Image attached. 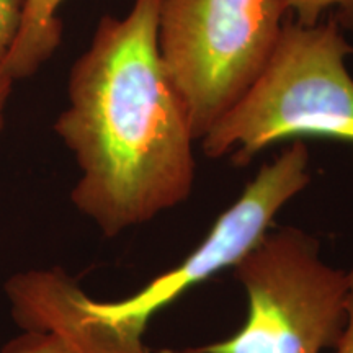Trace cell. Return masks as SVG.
<instances>
[{"label": "cell", "mask_w": 353, "mask_h": 353, "mask_svg": "<svg viewBox=\"0 0 353 353\" xmlns=\"http://www.w3.org/2000/svg\"><path fill=\"white\" fill-rule=\"evenodd\" d=\"M64 0H25L19 37L3 63V72L13 81L32 77L54 54L63 37L57 17Z\"/></svg>", "instance_id": "obj_7"}, {"label": "cell", "mask_w": 353, "mask_h": 353, "mask_svg": "<svg viewBox=\"0 0 353 353\" xmlns=\"http://www.w3.org/2000/svg\"><path fill=\"white\" fill-rule=\"evenodd\" d=\"M25 0H0V64L19 37Z\"/></svg>", "instance_id": "obj_10"}, {"label": "cell", "mask_w": 353, "mask_h": 353, "mask_svg": "<svg viewBox=\"0 0 353 353\" xmlns=\"http://www.w3.org/2000/svg\"><path fill=\"white\" fill-rule=\"evenodd\" d=\"M247 294V319L231 337L183 353H322L345 322L347 272L322 259L298 228L268 231L232 268Z\"/></svg>", "instance_id": "obj_3"}, {"label": "cell", "mask_w": 353, "mask_h": 353, "mask_svg": "<svg viewBox=\"0 0 353 353\" xmlns=\"http://www.w3.org/2000/svg\"><path fill=\"white\" fill-rule=\"evenodd\" d=\"M0 353H74L69 345L52 334L21 332L3 345Z\"/></svg>", "instance_id": "obj_9"}, {"label": "cell", "mask_w": 353, "mask_h": 353, "mask_svg": "<svg viewBox=\"0 0 353 353\" xmlns=\"http://www.w3.org/2000/svg\"><path fill=\"white\" fill-rule=\"evenodd\" d=\"M283 0H157V46L200 141L267 64Z\"/></svg>", "instance_id": "obj_4"}, {"label": "cell", "mask_w": 353, "mask_h": 353, "mask_svg": "<svg viewBox=\"0 0 353 353\" xmlns=\"http://www.w3.org/2000/svg\"><path fill=\"white\" fill-rule=\"evenodd\" d=\"M54 131L81 176L70 201L112 239L180 206L195 185L192 121L157 46V0L105 15L74 63Z\"/></svg>", "instance_id": "obj_1"}, {"label": "cell", "mask_w": 353, "mask_h": 353, "mask_svg": "<svg viewBox=\"0 0 353 353\" xmlns=\"http://www.w3.org/2000/svg\"><path fill=\"white\" fill-rule=\"evenodd\" d=\"M309 161L307 145L294 139L270 164L260 167L239 198L221 213L205 239L182 262L128 298L117 301L92 298L97 314L130 345H145V329L159 311L216 273L236 267L262 241L286 203L311 182Z\"/></svg>", "instance_id": "obj_5"}, {"label": "cell", "mask_w": 353, "mask_h": 353, "mask_svg": "<svg viewBox=\"0 0 353 353\" xmlns=\"http://www.w3.org/2000/svg\"><path fill=\"white\" fill-rule=\"evenodd\" d=\"M353 46L334 17L316 25L285 23L267 64L200 139L208 159L236 167L285 139L324 136L353 143Z\"/></svg>", "instance_id": "obj_2"}, {"label": "cell", "mask_w": 353, "mask_h": 353, "mask_svg": "<svg viewBox=\"0 0 353 353\" xmlns=\"http://www.w3.org/2000/svg\"><path fill=\"white\" fill-rule=\"evenodd\" d=\"M286 10L293 13L299 25L319 23L322 15L330 12L343 32L353 33V0H283Z\"/></svg>", "instance_id": "obj_8"}, {"label": "cell", "mask_w": 353, "mask_h": 353, "mask_svg": "<svg viewBox=\"0 0 353 353\" xmlns=\"http://www.w3.org/2000/svg\"><path fill=\"white\" fill-rule=\"evenodd\" d=\"M347 298H345V322L339 337L335 353H353V268L347 272Z\"/></svg>", "instance_id": "obj_11"}, {"label": "cell", "mask_w": 353, "mask_h": 353, "mask_svg": "<svg viewBox=\"0 0 353 353\" xmlns=\"http://www.w3.org/2000/svg\"><path fill=\"white\" fill-rule=\"evenodd\" d=\"M3 291L12 319L23 332L56 335L74 353H151L149 347L128 345L63 268L19 272Z\"/></svg>", "instance_id": "obj_6"}, {"label": "cell", "mask_w": 353, "mask_h": 353, "mask_svg": "<svg viewBox=\"0 0 353 353\" xmlns=\"http://www.w3.org/2000/svg\"><path fill=\"white\" fill-rule=\"evenodd\" d=\"M13 79H10L3 72L2 68H0V128L3 125V113H6V107H7V100L12 94V85H13Z\"/></svg>", "instance_id": "obj_12"}]
</instances>
